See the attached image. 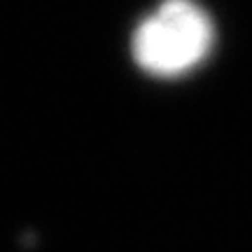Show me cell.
<instances>
[{
  "label": "cell",
  "instance_id": "6da1fadb",
  "mask_svg": "<svg viewBox=\"0 0 252 252\" xmlns=\"http://www.w3.org/2000/svg\"><path fill=\"white\" fill-rule=\"evenodd\" d=\"M215 28L194 0H163L138 24L131 52L138 68L152 77L175 80L208 59Z\"/></svg>",
  "mask_w": 252,
  "mask_h": 252
}]
</instances>
